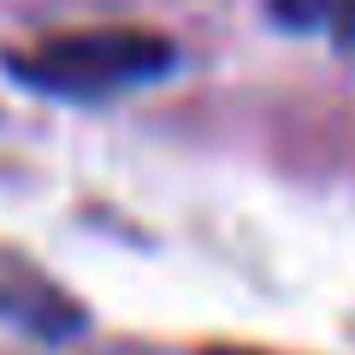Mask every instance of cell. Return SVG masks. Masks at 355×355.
I'll list each match as a JSON object with an SVG mask.
<instances>
[{
    "mask_svg": "<svg viewBox=\"0 0 355 355\" xmlns=\"http://www.w3.org/2000/svg\"><path fill=\"white\" fill-rule=\"evenodd\" d=\"M178 60V48L160 30L142 24H95V30H65L36 48L12 53V77L36 95L53 101H113L130 89L166 77Z\"/></svg>",
    "mask_w": 355,
    "mask_h": 355,
    "instance_id": "obj_1",
    "label": "cell"
}]
</instances>
